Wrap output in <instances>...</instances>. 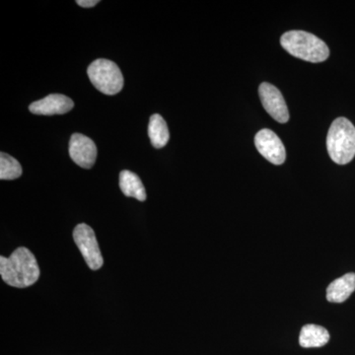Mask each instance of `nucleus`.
<instances>
[{
	"mask_svg": "<svg viewBox=\"0 0 355 355\" xmlns=\"http://www.w3.org/2000/svg\"><path fill=\"white\" fill-rule=\"evenodd\" d=\"M87 73L91 83L104 94H118L123 87V76L120 67L111 60H96L89 65Z\"/></svg>",
	"mask_w": 355,
	"mask_h": 355,
	"instance_id": "20e7f679",
	"label": "nucleus"
},
{
	"mask_svg": "<svg viewBox=\"0 0 355 355\" xmlns=\"http://www.w3.org/2000/svg\"><path fill=\"white\" fill-rule=\"evenodd\" d=\"M120 188L123 195L135 198L139 202L146 200V191L141 180L135 173L123 170L120 174Z\"/></svg>",
	"mask_w": 355,
	"mask_h": 355,
	"instance_id": "f8f14e48",
	"label": "nucleus"
},
{
	"mask_svg": "<svg viewBox=\"0 0 355 355\" xmlns=\"http://www.w3.org/2000/svg\"><path fill=\"white\" fill-rule=\"evenodd\" d=\"M0 275L8 286L17 288L31 286L40 277L36 257L27 248H18L9 258L0 257Z\"/></svg>",
	"mask_w": 355,
	"mask_h": 355,
	"instance_id": "f257e3e1",
	"label": "nucleus"
},
{
	"mask_svg": "<svg viewBox=\"0 0 355 355\" xmlns=\"http://www.w3.org/2000/svg\"><path fill=\"white\" fill-rule=\"evenodd\" d=\"M74 103L67 96L62 94H51L44 99L32 103L29 110L31 113L41 116H53V114H64L73 109Z\"/></svg>",
	"mask_w": 355,
	"mask_h": 355,
	"instance_id": "1a4fd4ad",
	"label": "nucleus"
},
{
	"mask_svg": "<svg viewBox=\"0 0 355 355\" xmlns=\"http://www.w3.org/2000/svg\"><path fill=\"white\" fill-rule=\"evenodd\" d=\"M355 291V273H347L334 280L327 288V300L331 303H343Z\"/></svg>",
	"mask_w": 355,
	"mask_h": 355,
	"instance_id": "9d476101",
	"label": "nucleus"
},
{
	"mask_svg": "<svg viewBox=\"0 0 355 355\" xmlns=\"http://www.w3.org/2000/svg\"><path fill=\"white\" fill-rule=\"evenodd\" d=\"M261 104L272 118L280 123H286L289 120V112L282 92L268 83L261 84L259 88Z\"/></svg>",
	"mask_w": 355,
	"mask_h": 355,
	"instance_id": "0eeeda50",
	"label": "nucleus"
},
{
	"mask_svg": "<svg viewBox=\"0 0 355 355\" xmlns=\"http://www.w3.org/2000/svg\"><path fill=\"white\" fill-rule=\"evenodd\" d=\"M327 148L336 164H347L354 158L355 127L350 121L338 118L333 121L327 137Z\"/></svg>",
	"mask_w": 355,
	"mask_h": 355,
	"instance_id": "7ed1b4c3",
	"label": "nucleus"
},
{
	"mask_svg": "<svg viewBox=\"0 0 355 355\" xmlns=\"http://www.w3.org/2000/svg\"><path fill=\"white\" fill-rule=\"evenodd\" d=\"M76 3L79 6L90 8V7H94L96 4L99 3V1L98 0H77Z\"/></svg>",
	"mask_w": 355,
	"mask_h": 355,
	"instance_id": "2eb2a0df",
	"label": "nucleus"
},
{
	"mask_svg": "<svg viewBox=\"0 0 355 355\" xmlns=\"http://www.w3.org/2000/svg\"><path fill=\"white\" fill-rule=\"evenodd\" d=\"M254 146L270 163L275 165L284 164L286 158V148L277 133L270 130H261L254 137Z\"/></svg>",
	"mask_w": 355,
	"mask_h": 355,
	"instance_id": "423d86ee",
	"label": "nucleus"
},
{
	"mask_svg": "<svg viewBox=\"0 0 355 355\" xmlns=\"http://www.w3.org/2000/svg\"><path fill=\"white\" fill-rule=\"evenodd\" d=\"M73 239L89 268L93 270L101 268L104 260L94 230L87 224H78L73 231Z\"/></svg>",
	"mask_w": 355,
	"mask_h": 355,
	"instance_id": "39448f33",
	"label": "nucleus"
},
{
	"mask_svg": "<svg viewBox=\"0 0 355 355\" xmlns=\"http://www.w3.org/2000/svg\"><path fill=\"white\" fill-rule=\"evenodd\" d=\"M330 340V334L324 327L318 324H306L303 327L299 336V343L305 349L322 347Z\"/></svg>",
	"mask_w": 355,
	"mask_h": 355,
	"instance_id": "9b49d317",
	"label": "nucleus"
},
{
	"mask_svg": "<svg viewBox=\"0 0 355 355\" xmlns=\"http://www.w3.org/2000/svg\"><path fill=\"white\" fill-rule=\"evenodd\" d=\"M22 175L20 163L9 154L0 153V179L15 180Z\"/></svg>",
	"mask_w": 355,
	"mask_h": 355,
	"instance_id": "4468645a",
	"label": "nucleus"
},
{
	"mask_svg": "<svg viewBox=\"0 0 355 355\" xmlns=\"http://www.w3.org/2000/svg\"><path fill=\"white\" fill-rule=\"evenodd\" d=\"M148 135L151 144L155 148H162L170 139V132L167 123L162 116L154 114L149 120Z\"/></svg>",
	"mask_w": 355,
	"mask_h": 355,
	"instance_id": "ddd939ff",
	"label": "nucleus"
},
{
	"mask_svg": "<svg viewBox=\"0 0 355 355\" xmlns=\"http://www.w3.org/2000/svg\"><path fill=\"white\" fill-rule=\"evenodd\" d=\"M69 155L76 164L84 169H90L97 158V147L86 135L74 133L69 141Z\"/></svg>",
	"mask_w": 355,
	"mask_h": 355,
	"instance_id": "6e6552de",
	"label": "nucleus"
},
{
	"mask_svg": "<svg viewBox=\"0 0 355 355\" xmlns=\"http://www.w3.org/2000/svg\"><path fill=\"white\" fill-rule=\"evenodd\" d=\"M280 44L287 53L306 62H324L330 55L324 42L305 31L286 32L282 35Z\"/></svg>",
	"mask_w": 355,
	"mask_h": 355,
	"instance_id": "f03ea898",
	"label": "nucleus"
}]
</instances>
